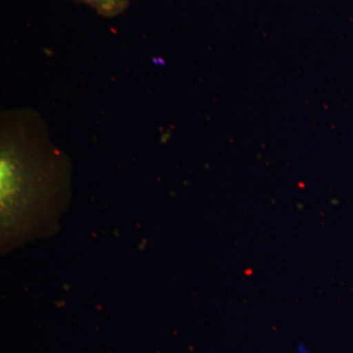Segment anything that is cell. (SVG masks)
Listing matches in <instances>:
<instances>
[{"label":"cell","instance_id":"6da1fadb","mask_svg":"<svg viewBox=\"0 0 353 353\" xmlns=\"http://www.w3.org/2000/svg\"><path fill=\"white\" fill-rule=\"evenodd\" d=\"M90 7L103 19H115L126 12L131 0H75Z\"/></svg>","mask_w":353,"mask_h":353}]
</instances>
